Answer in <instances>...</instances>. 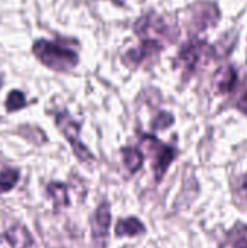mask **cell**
<instances>
[{"mask_svg":"<svg viewBox=\"0 0 247 248\" xmlns=\"http://www.w3.org/2000/svg\"><path fill=\"white\" fill-rule=\"evenodd\" d=\"M33 54L38 57V60L44 65L57 71L71 70L79 61L76 51H73L70 46H66L60 42H52V41L35 42Z\"/></svg>","mask_w":247,"mask_h":248,"instance_id":"1","label":"cell"},{"mask_svg":"<svg viewBox=\"0 0 247 248\" xmlns=\"http://www.w3.org/2000/svg\"><path fill=\"white\" fill-rule=\"evenodd\" d=\"M217 58L215 49L202 41H194L185 44V46L179 51L178 62L182 65L185 73L194 74L199 68L208 65Z\"/></svg>","mask_w":247,"mask_h":248,"instance_id":"2","label":"cell"},{"mask_svg":"<svg viewBox=\"0 0 247 248\" xmlns=\"http://www.w3.org/2000/svg\"><path fill=\"white\" fill-rule=\"evenodd\" d=\"M134 31L143 41H154L163 44V39H173L175 33L173 29L165 22V19L156 13H148L137 20L134 25Z\"/></svg>","mask_w":247,"mask_h":248,"instance_id":"3","label":"cell"},{"mask_svg":"<svg viewBox=\"0 0 247 248\" xmlns=\"http://www.w3.org/2000/svg\"><path fill=\"white\" fill-rule=\"evenodd\" d=\"M55 122H57V126L60 128V131L63 132V135L67 138V141L73 147L74 154L82 161H90V160H93L90 151L80 141V137H79V125L67 113H58L55 116Z\"/></svg>","mask_w":247,"mask_h":248,"instance_id":"4","label":"cell"},{"mask_svg":"<svg viewBox=\"0 0 247 248\" xmlns=\"http://www.w3.org/2000/svg\"><path fill=\"white\" fill-rule=\"evenodd\" d=\"M143 145L146 148H148L151 151V154L154 155V174H156V180H162L163 174L166 173L167 167L170 166V163L175 158V150L172 147H167L165 144H162L159 140H156L154 137H143Z\"/></svg>","mask_w":247,"mask_h":248,"instance_id":"5","label":"cell"},{"mask_svg":"<svg viewBox=\"0 0 247 248\" xmlns=\"http://www.w3.org/2000/svg\"><path fill=\"white\" fill-rule=\"evenodd\" d=\"M111 225V211L108 203H102L95 214L93 218V228H92V235L93 241L96 243V247H105V241L108 238V230Z\"/></svg>","mask_w":247,"mask_h":248,"instance_id":"6","label":"cell"},{"mask_svg":"<svg viewBox=\"0 0 247 248\" xmlns=\"http://www.w3.org/2000/svg\"><path fill=\"white\" fill-rule=\"evenodd\" d=\"M162 49H163V44H159L154 41H143L138 48L131 49L125 55V62L128 65H140L146 62L147 60L157 57Z\"/></svg>","mask_w":247,"mask_h":248,"instance_id":"7","label":"cell"},{"mask_svg":"<svg viewBox=\"0 0 247 248\" xmlns=\"http://www.w3.org/2000/svg\"><path fill=\"white\" fill-rule=\"evenodd\" d=\"M6 241L9 243L10 248H32L33 240L28 230L23 225H13L4 234Z\"/></svg>","mask_w":247,"mask_h":248,"instance_id":"8","label":"cell"},{"mask_svg":"<svg viewBox=\"0 0 247 248\" xmlns=\"http://www.w3.org/2000/svg\"><path fill=\"white\" fill-rule=\"evenodd\" d=\"M237 74L236 70L230 65L220 68L214 76V87L218 93H229L236 87Z\"/></svg>","mask_w":247,"mask_h":248,"instance_id":"9","label":"cell"},{"mask_svg":"<svg viewBox=\"0 0 247 248\" xmlns=\"http://www.w3.org/2000/svg\"><path fill=\"white\" fill-rule=\"evenodd\" d=\"M141 232H144V227L135 218L122 219L116 224V228H115V234L118 237H124V235L134 237V235H140Z\"/></svg>","mask_w":247,"mask_h":248,"instance_id":"10","label":"cell"},{"mask_svg":"<svg viewBox=\"0 0 247 248\" xmlns=\"http://www.w3.org/2000/svg\"><path fill=\"white\" fill-rule=\"evenodd\" d=\"M122 158L125 163V167L130 170V173H135L143 166V154L137 148H124L122 150Z\"/></svg>","mask_w":247,"mask_h":248,"instance_id":"11","label":"cell"},{"mask_svg":"<svg viewBox=\"0 0 247 248\" xmlns=\"http://www.w3.org/2000/svg\"><path fill=\"white\" fill-rule=\"evenodd\" d=\"M48 195L54 199L57 206H67L68 205L67 187L64 185H60V183L48 185Z\"/></svg>","mask_w":247,"mask_h":248,"instance_id":"12","label":"cell"},{"mask_svg":"<svg viewBox=\"0 0 247 248\" xmlns=\"http://www.w3.org/2000/svg\"><path fill=\"white\" fill-rule=\"evenodd\" d=\"M19 179V171L15 169H6L0 174V193L9 192Z\"/></svg>","mask_w":247,"mask_h":248,"instance_id":"13","label":"cell"},{"mask_svg":"<svg viewBox=\"0 0 247 248\" xmlns=\"http://www.w3.org/2000/svg\"><path fill=\"white\" fill-rule=\"evenodd\" d=\"M25 105V96H23V93H20V92H17V90H13L10 94H9V97H7V100H6V108H7V110H17V109H20L22 106Z\"/></svg>","mask_w":247,"mask_h":248,"instance_id":"14","label":"cell"},{"mask_svg":"<svg viewBox=\"0 0 247 248\" xmlns=\"http://www.w3.org/2000/svg\"><path fill=\"white\" fill-rule=\"evenodd\" d=\"M236 106L242 112L247 113V77L240 86V92H239V96H237V100H236Z\"/></svg>","mask_w":247,"mask_h":248,"instance_id":"15","label":"cell"},{"mask_svg":"<svg viewBox=\"0 0 247 248\" xmlns=\"http://www.w3.org/2000/svg\"><path fill=\"white\" fill-rule=\"evenodd\" d=\"M172 122H173V118H172L170 115H167V113H162V115L156 119V122H154V128H166V126H169Z\"/></svg>","mask_w":247,"mask_h":248,"instance_id":"16","label":"cell"},{"mask_svg":"<svg viewBox=\"0 0 247 248\" xmlns=\"http://www.w3.org/2000/svg\"><path fill=\"white\" fill-rule=\"evenodd\" d=\"M234 248H247V240H240V241H237L236 243V246H234Z\"/></svg>","mask_w":247,"mask_h":248,"instance_id":"17","label":"cell"},{"mask_svg":"<svg viewBox=\"0 0 247 248\" xmlns=\"http://www.w3.org/2000/svg\"><path fill=\"white\" fill-rule=\"evenodd\" d=\"M245 185H246V187H247V177H246V183H245Z\"/></svg>","mask_w":247,"mask_h":248,"instance_id":"18","label":"cell"}]
</instances>
